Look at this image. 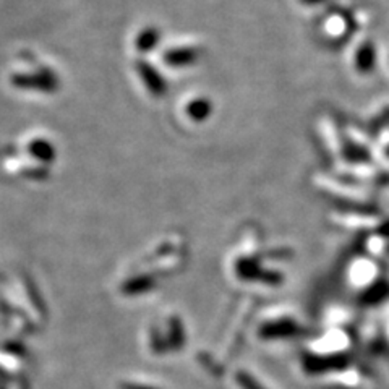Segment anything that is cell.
<instances>
[{
  "label": "cell",
  "instance_id": "6da1fadb",
  "mask_svg": "<svg viewBox=\"0 0 389 389\" xmlns=\"http://www.w3.org/2000/svg\"><path fill=\"white\" fill-rule=\"evenodd\" d=\"M375 62H376V54L371 43H365L361 47H358L357 56H356V63L358 72L368 73L375 68Z\"/></svg>",
  "mask_w": 389,
  "mask_h": 389
}]
</instances>
